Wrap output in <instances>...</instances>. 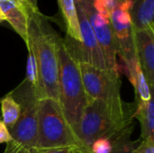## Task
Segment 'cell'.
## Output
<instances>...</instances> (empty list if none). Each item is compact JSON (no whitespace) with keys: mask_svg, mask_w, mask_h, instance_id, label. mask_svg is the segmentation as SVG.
Wrapping results in <instances>:
<instances>
[{"mask_svg":"<svg viewBox=\"0 0 154 153\" xmlns=\"http://www.w3.org/2000/svg\"><path fill=\"white\" fill-rule=\"evenodd\" d=\"M37 138L38 149L71 147L82 151L81 144L59 101L52 98L39 99Z\"/></svg>","mask_w":154,"mask_h":153,"instance_id":"277c9868","label":"cell"},{"mask_svg":"<svg viewBox=\"0 0 154 153\" xmlns=\"http://www.w3.org/2000/svg\"><path fill=\"white\" fill-rule=\"evenodd\" d=\"M83 86L90 100L113 101L121 99L119 72L109 69H99L87 63H79Z\"/></svg>","mask_w":154,"mask_h":153,"instance_id":"8992f818","label":"cell"},{"mask_svg":"<svg viewBox=\"0 0 154 153\" xmlns=\"http://www.w3.org/2000/svg\"><path fill=\"white\" fill-rule=\"evenodd\" d=\"M134 118L141 125V139L154 141V100L153 96L148 101L135 103Z\"/></svg>","mask_w":154,"mask_h":153,"instance_id":"4fadbf2b","label":"cell"},{"mask_svg":"<svg viewBox=\"0 0 154 153\" xmlns=\"http://www.w3.org/2000/svg\"><path fill=\"white\" fill-rule=\"evenodd\" d=\"M28 4L24 0H0V7L5 20L15 32L28 44Z\"/></svg>","mask_w":154,"mask_h":153,"instance_id":"8fae6325","label":"cell"},{"mask_svg":"<svg viewBox=\"0 0 154 153\" xmlns=\"http://www.w3.org/2000/svg\"><path fill=\"white\" fill-rule=\"evenodd\" d=\"M58 4L66 27V37L80 42L81 36L76 0H58Z\"/></svg>","mask_w":154,"mask_h":153,"instance_id":"9a60e30c","label":"cell"},{"mask_svg":"<svg viewBox=\"0 0 154 153\" xmlns=\"http://www.w3.org/2000/svg\"><path fill=\"white\" fill-rule=\"evenodd\" d=\"M131 153H154V141L141 140Z\"/></svg>","mask_w":154,"mask_h":153,"instance_id":"7402d4cb","label":"cell"},{"mask_svg":"<svg viewBox=\"0 0 154 153\" xmlns=\"http://www.w3.org/2000/svg\"><path fill=\"white\" fill-rule=\"evenodd\" d=\"M129 80L135 90V99L137 101H148L152 97L153 90L151 88L144 73L138 62L134 60L130 64L125 66Z\"/></svg>","mask_w":154,"mask_h":153,"instance_id":"5bb4252c","label":"cell"},{"mask_svg":"<svg viewBox=\"0 0 154 153\" xmlns=\"http://www.w3.org/2000/svg\"><path fill=\"white\" fill-rule=\"evenodd\" d=\"M57 50L59 58L58 101L67 121L76 133L82 113L89 99L83 86L79 65L69 55L60 37L58 39Z\"/></svg>","mask_w":154,"mask_h":153,"instance_id":"3957f363","label":"cell"},{"mask_svg":"<svg viewBox=\"0 0 154 153\" xmlns=\"http://www.w3.org/2000/svg\"><path fill=\"white\" fill-rule=\"evenodd\" d=\"M1 119L5 126L11 130L17 122L20 115V105L15 101L13 96L8 93L0 98Z\"/></svg>","mask_w":154,"mask_h":153,"instance_id":"2e32d148","label":"cell"},{"mask_svg":"<svg viewBox=\"0 0 154 153\" xmlns=\"http://www.w3.org/2000/svg\"><path fill=\"white\" fill-rule=\"evenodd\" d=\"M77 4V3H76ZM81 41H76L66 37L64 45L69 55L78 63H87L99 69H107L103 52L97 41L90 23L83 11L77 4Z\"/></svg>","mask_w":154,"mask_h":153,"instance_id":"52a82bcc","label":"cell"},{"mask_svg":"<svg viewBox=\"0 0 154 153\" xmlns=\"http://www.w3.org/2000/svg\"><path fill=\"white\" fill-rule=\"evenodd\" d=\"M132 0H119L109 22L118 48V56L125 66L136 60L134 43V27L131 17Z\"/></svg>","mask_w":154,"mask_h":153,"instance_id":"9c48e42d","label":"cell"},{"mask_svg":"<svg viewBox=\"0 0 154 153\" xmlns=\"http://www.w3.org/2000/svg\"><path fill=\"white\" fill-rule=\"evenodd\" d=\"M11 141H13V138L10 134L9 129L0 118V143H7Z\"/></svg>","mask_w":154,"mask_h":153,"instance_id":"603a6c76","label":"cell"},{"mask_svg":"<svg viewBox=\"0 0 154 153\" xmlns=\"http://www.w3.org/2000/svg\"><path fill=\"white\" fill-rule=\"evenodd\" d=\"M130 13L134 30L154 31V0H132Z\"/></svg>","mask_w":154,"mask_h":153,"instance_id":"7c38bea8","label":"cell"},{"mask_svg":"<svg viewBox=\"0 0 154 153\" xmlns=\"http://www.w3.org/2000/svg\"><path fill=\"white\" fill-rule=\"evenodd\" d=\"M134 43L135 55L151 87L154 89V31L134 30Z\"/></svg>","mask_w":154,"mask_h":153,"instance_id":"30bf717a","label":"cell"},{"mask_svg":"<svg viewBox=\"0 0 154 153\" xmlns=\"http://www.w3.org/2000/svg\"><path fill=\"white\" fill-rule=\"evenodd\" d=\"M10 94L21 108L17 122L9 130L13 141L24 146L37 148L39 97L35 88L24 78Z\"/></svg>","mask_w":154,"mask_h":153,"instance_id":"5b68a950","label":"cell"},{"mask_svg":"<svg viewBox=\"0 0 154 153\" xmlns=\"http://www.w3.org/2000/svg\"><path fill=\"white\" fill-rule=\"evenodd\" d=\"M3 153H38V148L24 146L14 141H11L6 143Z\"/></svg>","mask_w":154,"mask_h":153,"instance_id":"44dd1931","label":"cell"},{"mask_svg":"<svg viewBox=\"0 0 154 153\" xmlns=\"http://www.w3.org/2000/svg\"><path fill=\"white\" fill-rule=\"evenodd\" d=\"M134 107L122 98L113 101L90 100L82 113L76 133L82 152L90 153L91 144L97 139H114L134 127Z\"/></svg>","mask_w":154,"mask_h":153,"instance_id":"7a4b0ae2","label":"cell"},{"mask_svg":"<svg viewBox=\"0 0 154 153\" xmlns=\"http://www.w3.org/2000/svg\"><path fill=\"white\" fill-rule=\"evenodd\" d=\"M28 59H27V63H26V76L25 78L34 87L36 90L37 87V68H36V63L34 57L31 51H28Z\"/></svg>","mask_w":154,"mask_h":153,"instance_id":"ffe728a7","label":"cell"},{"mask_svg":"<svg viewBox=\"0 0 154 153\" xmlns=\"http://www.w3.org/2000/svg\"><path fill=\"white\" fill-rule=\"evenodd\" d=\"M134 127L125 131L119 136L111 139L113 141L114 149L112 153H131L139 141H132L131 136L134 132Z\"/></svg>","mask_w":154,"mask_h":153,"instance_id":"e0dca14e","label":"cell"},{"mask_svg":"<svg viewBox=\"0 0 154 153\" xmlns=\"http://www.w3.org/2000/svg\"><path fill=\"white\" fill-rule=\"evenodd\" d=\"M28 44L27 50L34 57L37 68L36 93L39 99L59 100L58 33L51 26L39 9L27 6Z\"/></svg>","mask_w":154,"mask_h":153,"instance_id":"6da1fadb","label":"cell"},{"mask_svg":"<svg viewBox=\"0 0 154 153\" xmlns=\"http://www.w3.org/2000/svg\"><path fill=\"white\" fill-rule=\"evenodd\" d=\"M4 21H5V16H4V14L2 13V10H1V7H0V23H2Z\"/></svg>","mask_w":154,"mask_h":153,"instance_id":"484cf974","label":"cell"},{"mask_svg":"<svg viewBox=\"0 0 154 153\" xmlns=\"http://www.w3.org/2000/svg\"><path fill=\"white\" fill-rule=\"evenodd\" d=\"M76 3L83 9L90 23L103 52L106 68L119 72V65L117 61L118 48L109 19L96 11L93 5V0H76Z\"/></svg>","mask_w":154,"mask_h":153,"instance_id":"ba28073f","label":"cell"},{"mask_svg":"<svg viewBox=\"0 0 154 153\" xmlns=\"http://www.w3.org/2000/svg\"><path fill=\"white\" fill-rule=\"evenodd\" d=\"M76 148L71 147H56L47 149H38V153H72Z\"/></svg>","mask_w":154,"mask_h":153,"instance_id":"cb8c5ba5","label":"cell"},{"mask_svg":"<svg viewBox=\"0 0 154 153\" xmlns=\"http://www.w3.org/2000/svg\"><path fill=\"white\" fill-rule=\"evenodd\" d=\"M72 153H83L82 151H80L79 150H78V149H75L73 151H72Z\"/></svg>","mask_w":154,"mask_h":153,"instance_id":"4316f807","label":"cell"},{"mask_svg":"<svg viewBox=\"0 0 154 153\" xmlns=\"http://www.w3.org/2000/svg\"><path fill=\"white\" fill-rule=\"evenodd\" d=\"M118 2L119 0H93V5L98 14L109 19Z\"/></svg>","mask_w":154,"mask_h":153,"instance_id":"ac0fdd59","label":"cell"},{"mask_svg":"<svg viewBox=\"0 0 154 153\" xmlns=\"http://www.w3.org/2000/svg\"><path fill=\"white\" fill-rule=\"evenodd\" d=\"M114 149L113 141L109 138L96 140L90 146V153H112Z\"/></svg>","mask_w":154,"mask_h":153,"instance_id":"d6986e66","label":"cell"},{"mask_svg":"<svg viewBox=\"0 0 154 153\" xmlns=\"http://www.w3.org/2000/svg\"><path fill=\"white\" fill-rule=\"evenodd\" d=\"M32 8L34 9H39L38 8V0H24Z\"/></svg>","mask_w":154,"mask_h":153,"instance_id":"d4e9b609","label":"cell"}]
</instances>
